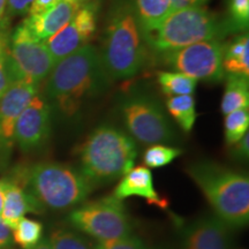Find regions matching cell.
Here are the masks:
<instances>
[{"label": "cell", "mask_w": 249, "mask_h": 249, "mask_svg": "<svg viewBox=\"0 0 249 249\" xmlns=\"http://www.w3.org/2000/svg\"><path fill=\"white\" fill-rule=\"evenodd\" d=\"M142 36L151 33L171 13V0H136Z\"/></svg>", "instance_id": "cell-19"}, {"label": "cell", "mask_w": 249, "mask_h": 249, "mask_svg": "<svg viewBox=\"0 0 249 249\" xmlns=\"http://www.w3.org/2000/svg\"><path fill=\"white\" fill-rule=\"evenodd\" d=\"M217 216L198 218L182 230L180 249H231V231Z\"/></svg>", "instance_id": "cell-14"}, {"label": "cell", "mask_w": 249, "mask_h": 249, "mask_svg": "<svg viewBox=\"0 0 249 249\" xmlns=\"http://www.w3.org/2000/svg\"><path fill=\"white\" fill-rule=\"evenodd\" d=\"M225 27L216 14L201 6L172 11L151 33L143 36L158 51H172L183 46L213 39Z\"/></svg>", "instance_id": "cell-6"}, {"label": "cell", "mask_w": 249, "mask_h": 249, "mask_svg": "<svg viewBox=\"0 0 249 249\" xmlns=\"http://www.w3.org/2000/svg\"><path fill=\"white\" fill-rule=\"evenodd\" d=\"M8 61L15 81L33 85H38L49 76L57 64L44 42L36 39L23 23L12 36Z\"/></svg>", "instance_id": "cell-8"}, {"label": "cell", "mask_w": 249, "mask_h": 249, "mask_svg": "<svg viewBox=\"0 0 249 249\" xmlns=\"http://www.w3.org/2000/svg\"><path fill=\"white\" fill-rule=\"evenodd\" d=\"M5 45H7V39H6V35L4 34V31L0 30V46Z\"/></svg>", "instance_id": "cell-37"}, {"label": "cell", "mask_w": 249, "mask_h": 249, "mask_svg": "<svg viewBox=\"0 0 249 249\" xmlns=\"http://www.w3.org/2000/svg\"><path fill=\"white\" fill-rule=\"evenodd\" d=\"M95 249H149L139 238L133 235L124 238L116 239V240L98 241Z\"/></svg>", "instance_id": "cell-28"}, {"label": "cell", "mask_w": 249, "mask_h": 249, "mask_svg": "<svg viewBox=\"0 0 249 249\" xmlns=\"http://www.w3.org/2000/svg\"><path fill=\"white\" fill-rule=\"evenodd\" d=\"M182 150L176 147L161 144H151L143 155V161L145 166L150 169H160L172 163L174 160L182 155Z\"/></svg>", "instance_id": "cell-26"}, {"label": "cell", "mask_w": 249, "mask_h": 249, "mask_svg": "<svg viewBox=\"0 0 249 249\" xmlns=\"http://www.w3.org/2000/svg\"><path fill=\"white\" fill-rule=\"evenodd\" d=\"M60 0H34L29 8V17H34V15L42 14L43 12L48 11L52 6L57 4Z\"/></svg>", "instance_id": "cell-32"}, {"label": "cell", "mask_w": 249, "mask_h": 249, "mask_svg": "<svg viewBox=\"0 0 249 249\" xmlns=\"http://www.w3.org/2000/svg\"><path fill=\"white\" fill-rule=\"evenodd\" d=\"M67 220L77 231L98 241L132 235V222L126 208L114 195L77 205L68 214Z\"/></svg>", "instance_id": "cell-7"}, {"label": "cell", "mask_w": 249, "mask_h": 249, "mask_svg": "<svg viewBox=\"0 0 249 249\" xmlns=\"http://www.w3.org/2000/svg\"><path fill=\"white\" fill-rule=\"evenodd\" d=\"M14 81L8 61V45L0 46V99Z\"/></svg>", "instance_id": "cell-27"}, {"label": "cell", "mask_w": 249, "mask_h": 249, "mask_svg": "<svg viewBox=\"0 0 249 249\" xmlns=\"http://www.w3.org/2000/svg\"><path fill=\"white\" fill-rule=\"evenodd\" d=\"M158 83H160L161 91L170 97V96L192 95L195 91L197 80L182 73L160 71Z\"/></svg>", "instance_id": "cell-22"}, {"label": "cell", "mask_w": 249, "mask_h": 249, "mask_svg": "<svg viewBox=\"0 0 249 249\" xmlns=\"http://www.w3.org/2000/svg\"><path fill=\"white\" fill-rule=\"evenodd\" d=\"M105 73L101 54L87 44L55 64L46 93L62 116L76 117L85 103L102 90L107 82Z\"/></svg>", "instance_id": "cell-1"}, {"label": "cell", "mask_w": 249, "mask_h": 249, "mask_svg": "<svg viewBox=\"0 0 249 249\" xmlns=\"http://www.w3.org/2000/svg\"><path fill=\"white\" fill-rule=\"evenodd\" d=\"M80 7L81 4L75 0H60L48 11L29 17L22 23L36 39L44 42L70 23Z\"/></svg>", "instance_id": "cell-16"}, {"label": "cell", "mask_w": 249, "mask_h": 249, "mask_svg": "<svg viewBox=\"0 0 249 249\" xmlns=\"http://www.w3.org/2000/svg\"><path fill=\"white\" fill-rule=\"evenodd\" d=\"M8 177L26 188L45 209L57 211L82 204L95 189L80 169L58 161L18 166Z\"/></svg>", "instance_id": "cell-3"}, {"label": "cell", "mask_w": 249, "mask_h": 249, "mask_svg": "<svg viewBox=\"0 0 249 249\" xmlns=\"http://www.w3.org/2000/svg\"><path fill=\"white\" fill-rule=\"evenodd\" d=\"M31 249H52V247H51V244H50L49 239H42V240H40L35 247Z\"/></svg>", "instance_id": "cell-35"}, {"label": "cell", "mask_w": 249, "mask_h": 249, "mask_svg": "<svg viewBox=\"0 0 249 249\" xmlns=\"http://www.w3.org/2000/svg\"><path fill=\"white\" fill-rule=\"evenodd\" d=\"M12 242H13L12 229L0 217V249L9 248Z\"/></svg>", "instance_id": "cell-33"}, {"label": "cell", "mask_w": 249, "mask_h": 249, "mask_svg": "<svg viewBox=\"0 0 249 249\" xmlns=\"http://www.w3.org/2000/svg\"><path fill=\"white\" fill-rule=\"evenodd\" d=\"M5 249H12V248H5Z\"/></svg>", "instance_id": "cell-40"}, {"label": "cell", "mask_w": 249, "mask_h": 249, "mask_svg": "<svg viewBox=\"0 0 249 249\" xmlns=\"http://www.w3.org/2000/svg\"><path fill=\"white\" fill-rule=\"evenodd\" d=\"M0 185L4 195L0 217L12 230L27 213H43L45 211L37 198L9 177L0 179Z\"/></svg>", "instance_id": "cell-15"}, {"label": "cell", "mask_w": 249, "mask_h": 249, "mask_svg": "<svg viewBox=\"0 0 249 249\" xmlns=\"http://www.w3.org/2000/svg\"><path fill=\"white\" fill-rule=\"evenodd\" d=\"M6 7H7V0H0V20L2 18Z\"/></svg>", "instance_id": "cell-36"}, {"label": "cell", "mask_w": 249, "mask_h": 249, "mask_svg": "<svg viewBox=\"0 0 249 249\" xmlns=\"http://www.w3.org/2000/svg\"><path fill=\"white\" fill-rule=\"evenodd\" d=\"M13 241L22 249H31L42 240L43 225L38 220L23 217L12 230Z\"/></svg>", "instance_id": "cell-23"}, {"label": "cell", "mask_w": 249, "mask_h": 249, "mask_svg": "<svg viewBox=\"0 0 249 249\" xmlns=\"http://www.w3.org/2000/svg\"><path fill=\"white\" fill-rule=\"evenodd\" d=\"M97 27V6H81L71 22L44 40L55 62L62 60L88 44Z\"/></svg>", "instance_id": "cell-12"}, {"label": "cell", "mask_w": 249, "mask_h": 249, "mask_svg": "<svg viewBox=\"0 0 249 249\" xmlns=\"http://www.w3.org/2000/svg\"><path fill=\"white\" fill-rule=\"evenodd\" d=\"M2 200H4V195H2L1 185H0V213H1V208H2Z\"/></svg>", "instance_id": "cell-38"}, {"label": "cell", "mask_w": 249, "mask_h": 249, "mask_svg": "<svg viewBox=\"0 0 249 249\" xmlns=\"http://www.w3.org/2000/svg\"><path fill=\"white\" fill-rule=\"evenodd\" d=\"M120 112L128 132L140 142L163 144L176 140V132L154 99L144 96L130 97L123 102Z\"/></svg>", "instance_id": "cell-9"}, {"label": "cell", "mask_w": 249, "mask_h": 249, "mask_svg": "<svg viewBox=\"0 0 249 249\" xmlns=\"http://www.w3.org/2000/svg\"><path fill=\"white\" fill-rule=\"evenodd\" d=\"M166 107L183 132H191L197 118L194 97L192 95L170 96L166 101Z\"/></svg>", "instance_id": "cell-21"}, {"label": "cell", "mask_w": 249, "mask_h": 249, "mask_svg": "<svg viewBox=\"0 0 249 249\" xmlns=\"http://www.w3.org/2000/svg\"><path fill=\"white\" fill-rule=\"evenodd\" d=\"M249 87L248 77L227 74L225 92L222 98L220 108L224 114H229L240 108H248Z\"/></svg>", "instance_id": "cell-20"}, {"label": "cell", "mask_w": 249, "mask_h": 249, "mask_svg": "<svg viewBox=\"0 0 249 249\" xmlns=\"http://www.w3.org/2000/svg\"><path fill=\"white\" fill-rule=\"evenodd\" d=\"M249 38L247 35L229 43V45L224 46L223 54V70L227 74L233 75H241L245 77L249 76Z\"/></svg>", "instance_id": "cell-18"}, {"label": "cell", "mask_w": 249, "mask_h": 249, "mask_svg": "<svg viewBox=\"0 0 249 249\" xmlns=\"http://www.w3.org/2000/svg\"><path fill=\"white\" fill-rule=\"evenodd\" d=\"M145 50L138 15L128 2H120L111 12L105 29L101 59L114 79H128L144 64Z\"/></svg>", "instance_id": "cell-5"}, {"label": "cell", "mask_w": 249, "mask_h": 249, "mask_svg": "<svg viewBox=\"0 0 249 249\" xmlns=\"http://www.w3.org/2000/svg\"><path fill=\"white\" fill-rule=\"evenodd\" d=\"M224 45L217 38L202 40L166 51V62L179 73L195 80L216 82L224 76Z\"/></svg>", "instance_id": "cell-10"}, {"label": "cell", "mask_w": 249, "mask_h": 249, "mask_svg": "<svg viewBox=\"0 0 249 249\" xmlns=\"http://www.w3.org/2000/svg\"><path fill=\"white\" fill-rule=\"evenodd\" d=\"M36 93L37 85L14 81L0 99V172L11 163L18 118Z\"/></svg>", "instance_id": "cell-11"}, {"label": "cell", "mask_w": 249, "mask_h": 249, "mask_svg": "<svg viewBox=\"0 0 249 249\" xmlns=\"http://www.w3.org/2000/svg\"><path fill=\"white\" fill-rule=\"evenodd\" d=\"M205 1L207 0H171V9L177 11V9L192 7V6H200V4H203Z\"/></svg>", "instance_id": "cell-34"}, {"label": "cell", "mask_w": 249, "mask_h": 249, "mask_svg": "<svg viewBox=\"0 0 249 249\" xmlns=\"http://www.w3.org/2000/svg\"><path fill=\"white\" fill-rule=\"evenodd\" d=\"M186 172L203 193L214 216L231 230L249 222V177L247 173L211 160L189 164Z\"/></svg>", "instance_id": "cell-2"}, {"label": "cell", "mask_w": 249, "mask_h": 249, "mask_svg": "<svg viewBox=\"0 0 249 249\" xmlns=\"http://www.w3.org/2000/svg\"><path fill=\"white\" fill-rule=\"evenodd\" d=\"M80 171L95 187L107 185L133 169L138 156L135 142L116 127L93 129L77 148Z\"/></svg>", "instance_id": "cell-4"}, {"label": "cell", "mask_w": 249, "mask_h": 249, "mask_svg": "<svg viewBox=\"0 0 249 249\" xmlns=\"http://www.w3.org/2000/svg\"><path fill=\"white\" fill-rule=\"evenodd\" d=\"M34 0H7V11L9 15H18L29 11Z\"/></svg>", "instance_id": "cell-31"}, {"label": "cell", "mask_w": 249, "mask_h": 249, "mask_svg": "<svg viewBox=\"0 0 249 249\" xmlns=\"http://www.w3.org/2000/svg\"><path fill=\"white\" fill-rule=\"evenodd\" d=\"M230 12L235 26L247 27L249 20V0H231Z\"/></svg>", "instance_id": "cell-29"}, {"label": "cell", "mask_w": 249, "mask_h": 249, "mask_svg": "<svg viewBox=\"0 0 249 249\" xmlns=\"http://www.w3.org/2000/svg\"><path fill=\"white\" fill-rule=\"evenodd\" d=\"M48 239L52 249H95L80 233L67 227H55Z\"/></svg>", "instance_id": "cell-24"}, {"label": "cell", "mask_w": 249, "mask_h": 249, "mask_svg": "<svg viewBox=\"0 0 249 249\" xmlns=\"http://www.w3.org/2000/svg\"><path fill=\"white\" fill-rule=\"evenodd\" d=\"M113 195L121 201L136 196V197L144 198L150 204L158 205L160 208L166 207V202L156 191L151 171L145 166L133 167L129 172L121 177Z\"/></svg>", "instance_id": "cell-17"}, {"label": "cell", "mask_w": 249, "mask_h": 249, "mask_svg": "<svg viewBox=\"0 0 249 249\" xmlns=\"http://www.w3.org/2000/svg\"><path fill=\"white\" fill-rule=\"evenodd\" d=\"M75 1L80 2V4H81V2H83V1H87V0H75Z\"/></svg>", "instance_id": "cell-39"}, {"label": "cell", "mask_w": 249, "mask_h": 249, "mask_svg": "<svg viewBox=\"0 0 249 249\" xmlns=\"http://www.w3.org/2000/svg\"><path fill=\"white\" fill-rule=\"evenodd\" d=\"M249 135L248 133L242 138L240 141L236 142L235 144L231 145L232 148V156L235 160H247L249 155Z\"/></svg>", "instance_id": "cell-30"}, {"label": "cell", "mask_w": 249, "mask_h": 249, "mask_svg": "<svg viewBox=\"0 0 249 249\" xmlns=\"http://www.w3.org/2000/svg\"><path fill=\"white\" fill-rule=\"evenodd\" d=\"M225 141L229 145L235 144L248 133L249 112L248 108H240L226 114L225 123Z\"/></svg>", "instance_id": "cell-25"}, {"label": "cell", "mask_w": 249, "mask_h": 249, "mask_svg": "<svg viewBox=\"0 0 249 249\" xmlns=\"http://www.w3.org/2000/svg\"><path fill=\"white\" fill-rule=\"evenodd\" d=\"M51 129V108L36 93L18 116L15 124V144L24 152L36 150L48 141Z\"/></svg>", "instance_id": "cell-13"}]
</instances>
